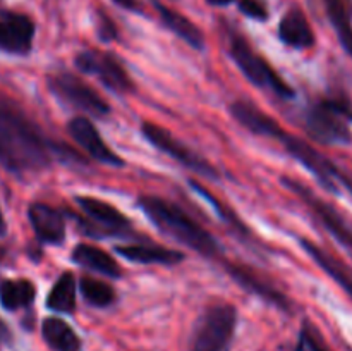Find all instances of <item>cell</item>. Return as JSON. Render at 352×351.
<instances>
[{"mask_svg": "<svg viewBox=\"0 0 352 351\" xmlns=\"http://www.w3.org/2000/svg\"><path fill=\"white\" fill-rule=\"evenodd\" d=\"M301 246L305 248L306 253L313 258L315 264H318V267L325 272L327 275L333 279L340 288L344 289L347 296L352 299V270L347 267L344 262H340L339 258L333 257L332 253H329L327 250L320 248L318 244H315L313 241L306 240V237H301L299 240Z\"/></svg>", "mask_w": 352, "mask_h": 351, "instance_id": "obj_19", "label": "cell"}, {"mask_svg": "<svg viewBox=\"0 0 352 351\" xmlns=\"http://www.w3.org/2000/svg\"><path fill=\"white\" fill-rule=\"evenodd\" d=\"M76 203L81 212L88 217L89 224H85L91 236H124L129 234L133 224L117 206L95 196H76Z\"/></svg>", "mask_w": 352, "mask_h": 351, "instance_id": "obj_11", "label": "cell"}, {"mask_svg": "<svg viewBox=\"0 0 352 351\" xmlns=\"http://www.w3.org/2000/svg\"><path fill=\"white\" fill-rule=\"evenodd\" d=\"M67 133L79 148H82L89 157L95 158L100 164L110 165V167H122L124 165L122 158L103 141L100 131L88 117L79 116L69 120Z\"/></svg>", "mask_w": 352, "mask_h": 351, "instance_id": "obj_13", "label": "cell"}, {"mask_svg": "<svg viewBox=\"0 0 352 351\" xmlns=\"http://www.w3.org/2000/svg\"><path fill=\"white\" fill-rule=\"evenodd\" d=\"M41 337L52 351H81L82 343L74 329L58 317H47L41 322Z\"/></svg>", "mask_w": 352, "mask_h": 351, "instance_id": "obj_22", "label": "cell"}, {"mask_svg": "<svg viewBox=\"0 0 352 351\" xmlns=\"http://www.w3.org/2000/svg\"><path fill=\"white\" fill-rule=\"evenodd\" d=\"M227 274L241 286L246 291L253 292V295L260 296L265 301H268L270 305H274L275 308L282 310L284 313H292L294 306L292 301L280 291V289L274 288L268 281H265L263 277L256 274L253 268L246 267V265H237V264H226Z\"/></svg>", "mask_w": 352, "mask_h": 351, "instance_id": "obj_15", "label": "cell"}, {"mask_svg": "<svg viewBox=\"0 0 352 351\" xmlns=\"http://www.w3.org/2000/svg\"><path fill=\"white\" fill-rule=\"evenodd\" d=\"M79 289L85 301L95 308H107L117 299V292L112 286L89 275H82L79 279Z\"/></svg>", "mask_w": 352, "mask_h": 351, "instance_id": "obj_25", "label": "cell"}, {"mask_svg": "<svg viewBox=\"0 0 352 351\" xmlns=\"http://www.w3.org/2000/svg\"><path fill=\"white\" fill-rule=\"evenodd\" d=\"M36 24L28 14L0 9V52L17 57L31 54Z\"/></svg>", "mask_w": 352, "mask_h": 351, "instance_id": "obj_12", "label": "cell"}, {"mask_svg": "<svg viewBox=\"0 0 352 351\" xmlns=\"http://www.w3.org/2000/svg\"><path fill=\"white\" fill-rule=\"evenodd\" d=\"M206 2H208L210 6H215V7H226V6H230V3H232L234 0H206Z\"/></svg>", "mask_w": 352, "mask_h": 351, "instance_id": "obj_32", "label": "cell"}, {"mask_svg": "<svg viewBox=\"0 0 352 351\" xmlns=\"http://www.w3.org/2000/svg\"><path fill=\"white\" fill-rule=\"evenodd\" d=\"M309 136L325 147H347L352 143V103L346 95L318 98L305 114Z\"/></svg>", "mask_w": 352, "mask_h": 351, "instance_id": "obj_4", "label": "cell"}, {"mask_svg": "<svg viewBox=\"0 0 352 351\" xmlns=\"http://www.w3.org/2000/svg\"><path fill=\"white\" fill-rule=\"evenodd\" d=\"M138 205L144 215L172 240L186 244L203 257L222 260L223 250L219 240L179 205L153 195L140 196Z\"/></svg>", "mask_w": 352, "mask_h": 351, "instance_id": "obj_3", "label": "cell"}, {"mask_svg": "<svg viewBox=\"0 0 352 351\" xmlns=\"http://www.w3.org/2000/svg\"><path fill=\"white\" fill-rule=\"evenodd\" d=\"M112 2L122 9L129 10V12H141L140 0H112Z\"/></svg>", "mask_w": 352, "mask_h": 351, "instance_id": "obj_30", "label": "cell"}, {"mask_svg": "<svg viewBox=\"0 0 352 351\" xmlns=\"http://www.w3.org/2000/svg\"><path fill=\"white\" fill-rule=\"evenodd\" d=\"M78 281L69 270L62 272L47 295V308L54 313H74L78 305Z\"/></svg>", "mask_w": 352, "mask_h": 351, "instance_id": "obj_24", "label": "cell"}, {"mask_svg": "<svg viewBox=\"0 0 352 351\" xmlns=\"http://www.w3.org/2000/svg\"><path fill=\"white\" fill-rule=\"evenodd\" d=\"M7 234V220L3 217L2 209H0V237H3Z\"/></svg>", "mask_w": 352, "mask_h": 351, "instance_id": "obj_31", "label": "cell"}, {"mask_svg": "<svg viewBox=\"0 0 352 351\" xmlns=\"http://www.w3.org/2000/svg\"><path fill=\"white\" fill-rule=\"evenodd\" d=\"M28 220L34 236L41 244H62L65 241V215L43 202H33L28 206Z\"/></svg>", "mask_w": 352, "mask_h": 351, "instance_id": "obj_14", "label": "cell"}, {"mask_svg": "<svg viewBox=\"0 0 352 351\" xmlns=\"http://www.w3.org/2000/svg\"><path fill=\"white\" fill-rule=\"evenodd\" d=\"M282 184L289 189L291 193H294L309 210H311L313 215L318 219V222L339 241L340 244H344L346 248L352 250V224L339 210L333 205H330L329 202H325L323 198H320L311 188L305 184V182L298 181L294 178H282Z\"/></svg>", "mask_w": 352, "mask_h": 351, "instance_id": "obj_9", "label": "cell"}, {"mask_svg": "<svg viewBox=\"0 0 352 351\" xmlns=\"http://www.w3.org/2000/svg\"><path fill=\"white\" fill-rule=\"evenodd\" d=\"M340 47L352 58V0H322Z\"/></svg>", "mask_w": 352, "mask_h": 351, "instance_id": "obj_23", "label": "cell"}, {"mask_svg": "<svg viewBox=\"0 0 352 351\" xmlns=\"http://www.w3.org/2000/svg\"><path fill=\"white\" fill-rule=\"evenodd\" d=\"M58 151L41 127L7 96L0 95V167L16 176L40 172Z\"/></svg>", "mask_w": 352, "mask_h": 351, "instance_id": "obj_1", "label": "cell"}, {"mask_svg": "<svg viewBox=\"0 0 352 351\" xmlns=\"http://www.w3.org/2000/svg\"><path fill=\"white\" fill-rule=\"evenodd\" d=\"M47 86L58 102L72 109H78L93 117H107L112 112L110 103L85 79L78 78L72 72H54L47 78Z\"/></svg>", "mask_w": 352, "mask_h": 351, "instance_id": "obj_7", "label": "cell"}, {"mask_svg": "<svg viewBox=\"0 0 352 351\" xmlns=\"http://www.w3.org/2000/svg\"><path fill=\"white\" fill-rule=\"evenodd\" d=\"M116 251L126 260L143 265H175L184 262L186 258L182 251L160 246V244H124V246H117Z\"/></svg>", "mask_w": 352, "mask_h": 351, "instance_id": "obj_18", "label": "cell"}, {"mask_svg": "<svg viewBox=\"0 0 352 351\" xmlns=\"http://www.w3.org/2000/svg\"><path fill=\"white\" fill-rule=\"evenodd\" d=\"M237 9L250 19L261 21V23L270 16L267 3L263 0H237Z\"/></svg>", "mask_w": 352, "mask_h": 351, "instance_id": "obj_27", "label": "cell"}, {"mask_svg": "<svg viewBox=\"0 0 352 351\" xmlns=\"http://www.w3.org/2000/svg\"><path fill=\"white\" fill-rule=\"evenodd\" d=\"M2 255H3V251H2V250H0V258H2Z\"/></svg>", "mask_w": 352, "mask_h": 351, "instance_id": "obj_34", "label": "cell"}, {"mask_svg": "<svg viewBox=\"0 0 352 351\" xmlns=\"http://www.w3.org/2000/svg\"><path fill=\"white\" fill-rule=\"evenodd\" d=\"M12 339H14V334L12 330H10L9 323L0 317V346H7V344L12 343Z\"/></svg>", "mask_w": 352, "mask_h": 351, "instance_id": "obj_29", "label": "cell"}, {"mask_svg": "<svg viewBox=\"0 0 352 351\" xmlns=\"http://www.w3.org/2000/svg\"><path fill=\"white\" fill-rule=\"evenodd\" d=\"M278 38L284 45L294 50H309L315 47L316 38L305 10L291 7L278 23Z\"/></svg>", "mask_w": 352, "mask_h": 351, "instance_id": "obj_16", "label": "cell"}, {"mask_svg": "<svg viewBox=\"0 0 352 351\" xmlns=\"http://www.w3.org/2000/svg\"><path fill=\"white\" fill-rule=\"evenodd\" d=\"M229 110L230 116L241 126L246 127L248 131H251L256 136L270 138V140L280 143L292 158H296L299 164L305 165L318 179L323 188L339 195L340 186H347V179L349 178L330 158H327L325 155L315 150L305 140L285 131L274 117L258 109L253 102H250V100H236V102L230 103Z\"/></svg>", "mask_w": 352, "mask_h": 351, "instance_id": "obj_2", "label": "cell"}, {"mask_svg": "<svg viewBox=\"0 0 352 351\" xmlns=\"http://www.w3.org/2000/svg\"><path fill=\"white\" fill-rule=\"evenodd\" d=\"M237 310L230 303H215L195 323L189 351H230L236 337Z\"/></svg>", "mask_w": 352, "mask_h": 351, "instance_id": "obj_6", "label": "cell"}, {"mask_svg": "<svg viewBox=\"0 0 352 351\" xmlns=\"http://www.w3.org/2000/svg\"><path fill=\"white\" fill-rule=\"evenodd\" d=\"M346 188L352 193V179H347V186H346Z\"/></svg>", "mask_w": 352, "mask_h": 351, "instance_id": "obj_33", "label": "cell"}, {"mask_svg": "<svg viewBox=\"0 0 352 351\" xmlns=\"http://www.w3.org/2000/svg\"><path fill=\"white\" fill-rule=\"evenodd\" d=\"M155 10H157L158 17H160L162 24H164L168 31H172L175 36H179L184 43L196 48V50H205V34H203V31L199 30L191 19H188L184 14L177 12V10L170 9V7L160 2H155Z\"/></svg>", "mask_w": 352, "mask_h": 351, "instance_id": "obj_17", "label": "cell"}, {"mask_svg": "<svg viewBox=\"0 0 352 351\" xmlns=\"http://www.w3.org/2000/svg\"><path fill=\"white\" fill-rule=\"evenodd\" d=\"M36 299V286L30 279H0V306L16 313L30 308Z\"/></svg>", "mask_w": 352, "mask_h": 351, "instance_id": "obj_21", "label": "cell"}, {"mask_svg": "<svg viewBox=\"0 0 352 351\" xmlns=\"http://www.w3.org/2000/svg\"><path fill=\"white\" fill-rule=\"evenodd\" d=\"M226 40L229 57L232 58L237 69L246 76L248 81L253 83L258 88L267 89L268 93L278 96V98H294V89L254 50L253 45L248 41V38L244 34H241L234 28H227Z\"/></svg>", "mask_w": 352, "mask_h": 351, "instance_id": "obj_5", "label": "cell"}, {"mask_svg": "<svg viewBox=\"0 0 352 351\" xmlns=\"http://www.w3.org/2000/svg\"><path fill=\"white\" fill-rule=\"evenodd\" d=\"M71 257L72 262L81 265L82 268H88V270L91 272H98V274L107 275V277L119 279L120 275H122V270H120L116 258H112V255L107 253L102 248L95 246V244H76Z\"/></svg>", "mask_w": 352, "mask_h": 351, "instance_id": "obj_20", "label": "cell"}, {"mask_svg": "<svg viewBox=\"0 0 352 351\" xmlns=\"http://www.w3.org/2000/svg\"><path fill=\"white\" fill-rule=\"evenodd\" d=\"M96 33H98L100 40L103 41H112L119 36V31H117V26L112 21V17L107 16L102 10L98 12V19H96Z\"/></svg>", "mask_w": 352, "mask_h": 351, "instance_id": "obj_28", "label": "cell"}, {"mask_svg": "<svg viewBox=\"0 0 352 351\" xmlns=\"http://www.w3.org/2000/svg\"><path fill=\"white\" fill-rule=\"evenodd\" d=\"M141 133H143V136L146 138L155 148H158L162 153H165L167 157H170L172 160L179 162L181 165L188 167L189 171L196 172V174L203 176V178L213 179V181L220 179V172L215 165L210 164L205 157H201V155H199L198 151L192 150L191 147H188V145L182 143L181 140H177V138H175L170 131L165 129V127L146 120V123H143V126H141Z\"/></svg>", "mask_w": 352, "mask_h": 351, "instance_id": "obj_8", "label": "cell"}, {"mask_svg": "<svg viewBox=\"0 0 352 351\" xmlns=\"http://www.w3.org/2000/svg\"><path fill=\"white\" fill-rule=\"evenodd\" d=\"M74 64L82 74L93 76L98 79L105 88L113 93H129L134 89V83L129 72L124 67L119 57L110 52L103 50H85L79 52L74 58Z\"/></svg>", "mask_w": 352, "mask_h": 351, "instance_id": "obj_10", "label": "cell"}, {"mask_svg": "<svg viewBox=\"0 0 352 351\" xmlns=\"http://www.w3.org/2000/svg\"><path fill=\"white\" fill-rule=\"evenodd\" d=\"M294 351H330L329 344L325 343L320 330L311 322H305L299 332L298 344Z\"/></svg>", "mask_w": 352, "mask_h": 351, "instance_id": "obj_26", "label": "cell"}]
</instances>
